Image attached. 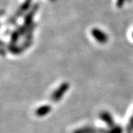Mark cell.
<instances>
[{
    "instance_id": "6da1fadb",
    "label": "cell",
    "mask_w": 133,
    "mask_h": 133,
    "mask_svg": "<svg viewBox=\"0 0 133 133\" xmlns=\"http://www.w3.org/2000/svg\"><path fill=\"white\" fill-rule=\"evenodd\" d=\"M92 36L95 38V40H97L98 42L105 43L107 41V34H105L102 30H101L98 28H94L91 31Z\"/></svg>"
},
{
    "instance_id": "7a4b0ae2",
    "label": "cell",
    "mask_w": 133,
    "mask_h": 133,
    "mask_svg": "<svg viewBox=\"0 0 133 133\" xmlns=\"http://www.w3.org/2000/svg\"><path fill=\"white\" fill-rule=\"evenodd\" d=\"M124 2H125V0H117V6L118 7H121L122 5H124Z\"/></svg>"
},
{
    "instance_id": "3957f363",
    "label": "cell",
    "mask_w": 133,
    "mask_h": 133,
    "mask_svg": "<svg viewBox=\"0 0 133 133\" xmlns=\"http://www.w3.org/2000/svg\"><path fill=\"white\" fill-rule=\"evenodd\" d=\"M132 38H133V32H132Z\"/></svg>"
}]
</instances>
